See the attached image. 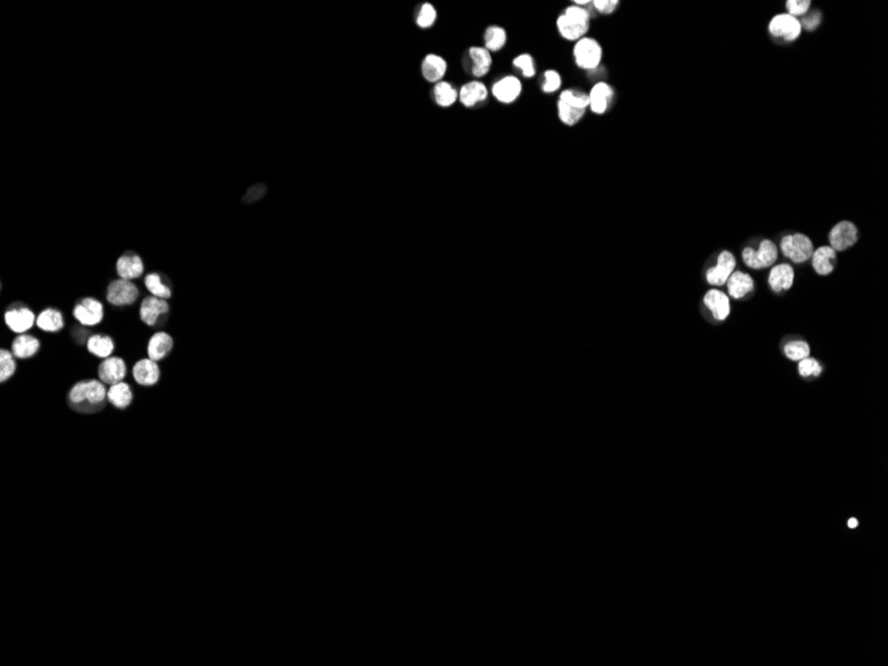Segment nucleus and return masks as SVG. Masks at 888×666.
Masks as SVG:
<instances>
[{
  "instance_id": "nucleus-37",
  "label": "nucleus",
  "mask_w": 888,
  "mask_h": 666,
  "mask_svg": "<svg viewBox=\"0 0 888 666\" xmlns=\"http://www.w3.org/2000/svg\"><path fill=\"white\" fill-rule=\"evenodd\" d=\"M563 84L561 75L555 71V69H548L543 75V83H541V89L544 93H554L558 90Z\"/></svg>"
},
{
  "instance_id": "nucleus-41",
  "label": "nucleus",
  "mask_w": 888,
  "mask_h": 666,
  "mask_svg": "<svg viewBox=\"0 0 888 666\" xmlns=\"http://www.w3.org/2000/svg\"><path fill=\"white\" fill-rule=\"evenodd\" d=\"M619 4H620V1H617V0H595V1H592V7H595L597 12L604 14V15L613 14L617 10Z\"/></svg>"
},
{
  "instance_id": "nucleus-16",
  "label": "nucleus",
  "mask_w": 888,
  "mask_h": 666,
  "mask_svg": "<svg viewBox=\"0 0 888 666\" xmlns=\"http://www.w3.org/2000/svg\"><path fill=\"white\" fill-rule=\"evenodd\" d=\"M127 377V366L121 358L110 356L99 367V378L103 383L116 384Z\"/></svg>"
},
{
  "instance_id": "nucleus-11",
  "label": "nucleus",
  "mask_w": 888,
  "mask_h": 666,
  "mask_svg": "<svg viewBox=\"0 0 888 666\" xmlns=\"http://www.w3.org/2000/svg\"><path fill=\"white\" fill-rule=\"evenodd\" d=\"M7 326L14 333L23 334L28 332L35 323V314L25 308L23 304L12 305L4 314Z\"/></svg>"
},
{
  "instance_id": "nucleus-4",
  "label": "nucleus",
  "mask_w": 888,
  "mask_h": 666,
  "mask_svg": "<svg viewBox=\"0 0 888 666\" xmlns=\"http://www.w3.org/2000/svg\"><path fill=\"white\" fill-rule=\"evenodd\" d=\"M574 58L578 68L593 71L601 64L602 48L596 39L584 36L574 47Z\"/></svg>"
},
{
  "instance_id": "nucleus-13",
  "label": "nucleus",
  "mask_w": 888,
  "mask_h": 666,
  "mask_svg": "<svg viewBox=\"0 0 888 666\" xmlns=\"http://www.w3.org/2000/svg\"><path fill=\"white\" fill-rule=\"evenodd\" d=\"M588 96L589 110L596 114H604L613 104L615 89L605 82H599L592 87Z\"/></svg>"
},
{
  "instance_id": "nucleus-9",
  "label": "nucleus",
  "mask_w": 888,
  "mask_h": 666,
  "mask_svg": "<svg viewBox=\"0 0 888 666\" xmlns=\"http://www.w3.org/2000/svg\"><path fill=\"white\" fill-rule=\"evenodd\" d=\"M831 247L835 251H843L848 247L854 246L859 240L858 227L850 221H842L837 223L828 236Z\"/></svg>"
},
{
  "instance_id": "nucleus-10",
  "label": "nucleus",
  "mask_w": 888,
  "mask_h": 666,
  "mask_svg": "<svg viewBox=\"0 0 888 666\" xmlns=\"http://www.w3.org/2000/svg\"><path fill=\"white\" fill-rule=\"evenodd\" d=\"M737 265L735 257L730 251L725 250L718 256L717 265L706 271V281L713 286H722L728 282Z\"/></svg>"
},
{
  "instance_id": "nucleus-32",
  "label": "nucleus",
  "mask_w": 888,
  "mask_h": 666,
  "mask_svg": "<svg viewBox=\"0 0 888 666\" xmlns=\"http://www.w3.org/2000/svg\"><path fill=\"white\" fill-rule=\"evenodd\" d=\"M459 93L447 82H439L434 87V100L441 107H451L458 100Z\"/></svg>"
},
{
  "instance_id": "nucleus-17",
  "label": "nucleus",
  "mask_w": 888,
  "mask_h": 666,
  "mask_svg": "<svg viewBox=\"0 0 888 666\" xmlns=\"http://www.w3.org/2000/svg\"><path fill=\"white\" fill-rule=\"evenodd\" d=\"M704 302L717 321H724L730 314L729 297L721 290L711 289L705 294Z\"/></svg>"
},
{
  "instance_id": "nucleus-3",
  "label": "nucleus",
  "mask_w": 888,
  "mask_h": 666,
  "mask_svg": "<svg viewBox=\"0 0 888 666\" xmlns=\"http://www.w3.org/2000/svg\"><path fill=\"white\" fill-rule=\"evenodd\" d=\"M589 108V96L581 89H564L557 100V113L563 124L574 127L585 116Z\"/></svg>"
},
{
  "instance_id": "nucleus-19",
  "label": "nucleus",
  "mask_w": 888,
  "mask_h": 666,
  "mask_svg": "<svg viewBox=\"0 0 888 666\" xmlns=\"http://www.w3.org/2000/svg\"><path fill=\"white\" fill-rule=\"evenodd\" d=\"M469 71L475 77L486 76L492 66V58L489 49L483 47H471L468 51Z\"/></svg>"
},
{
  "instance_id": "nucleus-30",
  "label": "nucleus",
  "mask_w": 888,
  "mask_h": 666,
  "mask_svg": "<svg viewBox=\"0 0 888 666\" xmlns=\"http://www.w3.org/2000/svg\"><path fill=\"white\" fill-rule=\"evenodd\" d=\"M108 400L116 408H127L134 400V394L130 384L123 382L112 384L111 388L108 390Z\"/></svg>"
},
{
  "instance_id": "nucleus-42",
  "label": "nucleus",
  "mask_w": 888,
  "mask_h": 666,
  "mask_svg": "<svg viewBox=\"0 0 888 666\" xmlns=\"http://www.w3.org/2000/svg\"><path fill=\"white\" fill-rule=\"evenodd\" d=\"M821 18L822 16L819 12H813V14H810V15H806V18L803 19V22H800V24H802V29L804 28V29L811 31V29L817 28V27L819 25V23H821Z\"/></svg>"
},
{
  "instance_id": "nucleus-7",
  "label": "nucleus",
  "mask_w": 888,
  "mask_h": 666,
  "mask_svg": "<svg viewBox=\"0 0 888 666\" xmlns=\"http://www.w3.org/2000/svg\"><path fill=\"white\" fill-rule=\"evenodd\" d=\"M769 32L773 38L783 42H794L802 34L800 19L786 14H778L769 23Z\"/></svg>"
},
{
  "instance_id": "nucleus-40",
  "label": "nucleus",
  "mask_w": 888,
  "mask_h": 666,
  "mask_svg": "<svg viewBox=\"0 0 888 666\" xmlns=\"http://www.w3.org/2000/svg\"><path fill=\"white\" fill-rule=\"evenodd\" d=\"M811 7V1L809 0H787L786 1V8L787 14L794 16V18H800L804 16Z\"/></svg>"
},
{
  "instance_id": "nucleus-43",
  "label": "nucleus",
  "mask_w": 888,
  "mask_h": 666,
  "mask_svg": "<svg viewBox=\"0 0 888 666\" xmlns=\"http://www.w3.org/2000/svg\"><path fill=\"white\" fill-rule=\"evenodd\" d=\"M265 192H267L265 186H262V185H256V186H253V188H250V189L247 190L246 197H245V201H246V202H254V201L260 200V199L265 195Z\"/></svg>"
},
{
  "instance_id": "nucleus-6",
  "label": "nucleus",
  "mask_w": 888,
  "mask_h": 666,
  "mask_svg": "<svg viewBox=\"0 0 888 666\" xmlns=\"http://www.w3.org/2000/svg\"><path fill=\"white\" fill-rule=\"evenodd\" d=\"M742 260L746 267L752 269H766L773 267L778 260V247L770 240H763L758 246V250L753 247H746L742 251Z\"/></svg>"
},
{
  "instance_id": "nucleus-28",
  "label": "nucleus",
  "mask_w": 888,
  "mask_h": 666,
  "mask_svg": "<svg viewBox=\"0 0 888 666\" xmlns=\"http://www.w3.org/2000/svg\"><path fill=\"white\" fill-rule=\"evenodd\" d=\"M36 325L39 329L48 333H58L64 328V318L60 311L47 309L39 314L36 319Z\"/></svg>"
},
{
  "instance_id": "nucleus-21",
  "label": "nucleus",
  "mask_w": 888,
  "mask_h": 666,
  "mask_svg": "<svg viewBox=\"0 0 888 666\" xmlns=\"http://www.w3.org/2000/svg\"><path fill=\"white\" fill-rule=\"evenodd\" d=\"M487 97H489L487 87L480 82H469V83L465 84L460 88V92H459L460 103L465 107H468V108H472V107L486 101Z\"/></svg>"
},
{
  "instance_id": "nucleus-1",
  "label": "nucleus",
  "mask_w": 888,
  "mask_h": 666,
  "mask_svg": "<svg viewBox=\"0 0 888 666\" xmlns=\"http://www.w3.org/2000/svg\"><path fill=\"white\" fill-rule=\"evenodd\" d=\"M108 400V391L104 383L99 380H83L76 383L69 394V406L80 414H93L106 408Z\"/></svg>"
},
{
  "instance_id": "nucleus-34",
  "label": "nucleus",
  "mask_w": 888,
  "mask_h": 666,
  "mask_svg": "<svg viewBox=\"0 0 888 666\" xmlns=\"http://www.w3.org/2000/svg\"><path fill=\"white\" fill-rule=\"evenodd\" d=\"M436 18H438V14H436L435 7L432 4H430V3H424L419 7V10L417 12V24L421 28H430V27H432L435 24Z\"/></svg>"
},
{
  "instance_id": "nucleus-12",
  "label": "nucleus",
  "mask_w": 888,
  "mask_h": 666,
  "mask_svg": "<svg viewBox=\"0 0 888 666\" xmlns=\"http://www.w3.org/2000/svg\"><path fill=\"white\" fill-rule=\"evenodd\" d=\"M73 317L84 326H96L104 318V308L97 299L84 298L75 306Z\"/></svg>"
},
{
  "instance_id": "nucleus-27",
  "label": "nucleus",
  "mask_w": 888,
  "mask_h": 666,
  "mask_svg": "<svg viewBox=\"0 0 888 666\" xmlns=\"http://www.w3.org/2000/svg\"><path fill=\"white\" fill-rule=\"evenodd\" d=\"M40 349V342L32 335L23 334L15 338L12 343V353L19 359H27L35 356Z\"/></svg>"
},
{
  "instance_id": "nucleus-26",
  "label": "nucleus",
  "mask_w": 888,
  "mask_h": 666,
  "mask_svg": "<svg viewBox=\"0 0 888 666\" xmlns=\"http://www.w3.org/2000/svg\"><path fill=\"white\" fill-rule=\"evenodd\" d=\"M173 349V339L169 334L156 333L148 343V356L149 359L158 362L168 356Z\"/></svg>"
},
{
  "instance_id": "nucleus-8",
  "label": "nucleus",
  "mask_w": 888,
  "mask_h": 666,
  "mask_svg": "<svg viewBox=\"0 0 888 666\" xmlns=\"http://www.w3.org/2000/svg\"><path fill=\"white\" fill-rule=\"evenodd\" d=\"M138 289L130 280H116L107 290V301L114 306L132 305L138 298Z\"/></svg>"
},
{
  "instance_id": "nucleus-14",
  "label": "nucleus",
  "mask_w": 888,
  "mask_h": 666,
  "mask_svg": "<svg viewBox=\"0 0 888 666\" xmlns=\"http://www.w3.org/2000/svg\"><path fill=\"white\" fill-rule=\"evenodd\" d=\"M169 312V305L166 299L157 298L155 295L147 297L140 308V318L148 326H156L161 318L166 317Z\"/></svg>"
},
{
  "instance_id": "nucleus-33",
  "label": "nucleus",
  "mask_w": 888,
  "mask_h": 666,
  "mask_svg": "<svg viewBox=\"0 0 888 666\" xmlns=\"http://www.w3.org/2000/svg\"><path fill=\"white\" fill-rule=\"evenodd\" d=\"M144 284H145L147 289L152 293V295H155L157 298L169 299L171 295H172V290L168 285H165L162 282V278H161V275L158 273L148 274L145 277V280H144Z\"/></svg>"
},
{
  "instance_id": "nucleus-5",
  "label": "nucleus",
  "mask_w": 888,
  "mask_h": 666,
  "mask_svg": "<svg viewBox=\"0 0 888 666\" xmlns=\"http://www.w3.org/2000/svg\"><path fill=\"white\" fill-rule=\"evenodd\" d=\"M780 250L786 258L791 260L796 264H802L811 258L814 246L807 236L796 233L782 238Z\"/></svg>"
},
{
  "instance_id": "nucleus-15",
  "label": "nucleus",
  "mask_w": 888,
  "mask_h": 666,
  "mask_svg": "<svg viewBox=\"0 0 888 666\" xmlns=\"http://www.w3.org/2000/svg\"><path fill=\"white\" fill-rule=\"evenodd\" d=\"M523 90V84L516 76H504L496 82L492 87V93L503 104H511L516 101Z\"/></svg>"
},
{
  "instance_id": "nucleus-2",
  "label": "nucleus",
  "mask_w": 888,
  "mask_h": 666,
  "mask_svg": "<svg viewBox=\"0 0 888 666\" xmlns=\"http://www.w3.org/2000/svg\"><path fill=\"white\" fill-rule=\"evenodd\" d=\"M589 22L591 12L587 7L572 4L558 15L556 27L561 38L569 42H578L589 31Z\"/></svg>"
},
{
  "instance_id": "nucleus-36",
  "label": "nucleus",
  "mask_w": 888,
  "mask_h": 666,
  "mask_svg": "<svg viewBox=\"0 0 888 666\" xmlns=\"http://www.w3.org/2000/svg\"><path fill=\"white\" fill-rule=\"evenodd\" d=\"M785 354L791 360H802L810 356V347L806 342L802 341L790 342L785 346Z\"/></svg>"
},
{
  "instance_id": "nucleus-31",
  "label": "nucleus",
  "mask_w": 888,
  "mask_h": 666,
  "mask_svg": "<svg viewBox=\"0 0 888 666\" xmlns=\"http://www.w3.org/2000/svg\"><path fill=\"white\" fill-rule=\"evenodd\" d=\"M507 43V32L503 27L491 25L484 32V48L489 52L500 51Z\"/></svg>"
},
{
  "instance_id": "nucleus-44",
  "label": "nucleus",
  "mask_w": 888,
  "mask_h": 666,
  "mask_svg": "<svg viewBox=\"0 0 888 666\" xmlns=\"http://www.w3.org/2000/svg\"><path fill=\"white\" fill-rule=\"evenodd\" d=\"M847 526H848L850 528H856V527H858V520H856V519H850L848 523H847Z\"/></svg>"
},
{
  "instance_id": "nucleus-24",
  "label": "nucleus",
  "mask_w": 888,
  "mask_h": 666,
  "mask_svg": "<svg viewBox=\"0 0 888 666\" xmlns=\"http://www.w3.org/2000/svg\"><path fill=\"white\" fill-rule=\"evenodd\" d=\"M794 269L787 264L773 267L769 274V284L777 293L790 289L794 284Z\"/></svg>"
},
{
  "instance_id": "nucleus-18",
  "label": "nucleus",
  "mask_w": 888,
  "mask_h": 666,
  "mask_svg": "<svg viewBox=\"0 0 888 666\" xmlns=\"http://www.w3.org/2000/svg\"><path fill=\"white\" fill-rule=\"evenodd\" d=\"M116 270H117V274L120 275V278L131 281V280H136V278L143 275L144 264H143V260L140 258V256L130 251V253H125L124 256H121L117 260Z\"/></svg>"
},
{
  "instance_id": "nucleus-25",
  "label": "nucleus",
  "mask_w": 888,
  "mask_h": 666,
  "mask_svg": "<svg viewBox=\"0 0 888 666\" xmlns=\"http://www.w3.org/2000/svg\"><path fill=\"white\" fill-rule=\"evenodd\" d=\"M726 284H728L729 294L735 299L743 298L754 290L753 278L749 274L742 271H733V274L729 277Z\"/></svg>"
},
{
  "instance_id": "nucleus-29",
  "label": "nucleus",
  "mask_w": 888,
  "mask_h": 666,
  "mask_svg": "<svg viewBox=\"0 0 888 666\" xmlns=\"http://www.w3.org/2000/svg\"><path fill=\"white\" fill-rule=\"evenodd\" d=\"M87 347H88V352L90 354H93L97 358L107 359V358H110V356L113 353V350H114V343H113V339H112L111 336L97 334V335H92L89 338Z\"/></svg>"
},
{
  "instance_id": "nucleus-38",
  "label": "nucleus",
  "mask_w": 888,
  "mask_h": 666,
  "mask_svg": "<svg viewBox=\"0 0 888 666\" xmlns=\"http://www.w3.org/2000/svg\"><path fill=\"white\" fill-rule=\"evenodd\" d=\"M513 66L520 69L524 77H533L536 75V68L533 58L530 53H521L513 59Z\"/></svg>"
},
{
  "instance_id": "nucleus-39",
  "label": "nucleus",
  "mask_w": 888,
  "mask_h": 666,
  "mask_svg": "<svg viewBox=\"0 0 888 666\" xmlns=\"http://www.w3.org/2000/svg\"><path fill=\"white\" fill-rule=\"evenodd\" d=\"M798 371L803 378L819 377L822 373V366L817 359L807 356V358L800 360Z\"/></svg>"
},
{
  "instance_id": "nucleus-35",
  "label": "nucleus",
  "mask_w": 888,
  "mask_h": 666,
  "mask_svg": "<svg viewBox=\"0 0 888 666\" xmlns=\"http://www.w3.org/2000/svg\"><path fill=\"white\" fill-rule=\"evenodd\" d=\"M0 382L4 383L12 377L16 371V363L12 358V354L7 350L0 352Z\"/></svg>"
},
{
  "instance_id": "nucleus-23",
  "label": "nucleus",
  "mask_w": 888,
  "mask_h": 666,
  "mask_svg": "<svg viewBox=\"0 0 888 666\" xmlns=\"http://www.w3.org/2000/svg\"><path fill=\"white\" fill-rule=\"evenodd\" d=\"M811 258L813 267L819 275L831 274L837 267V251L831 246H821L814 250Z\"/></svg>"
},
{
  "instance_id": "nucleus-22",
  "label": "nucleus",
  "mask_w": 888,
  "mask_h": 666,
  "mask_svg": "<svg viewBox=\"0 0 888 666\" xmlns=\"http://www.w3.org/2000/svg\"><path fill=\"white\" fill-rule=\"evenodd\" d=\"M445 73H447V62L442 56L430 53L424 58L422 63V75L427 82L439 83L442 82Z\"/></svg>"
},
{
  "instance_id": "nucleus-20",
  "label": "nucleus",
  "mask_w": 888,
  "mask_h": 666,
  "mask_svg": "<svg viewBox=\"0 0 888 666\" xmlns=\"http://www.w3.org/2000/svg\"><path fill=\"white\" fill-rule=\"evenodd\" d=\"M134 380L141 386H153L160 379V367L152 359H141L134 366Z\"/></svg>"
}]
</instances>
